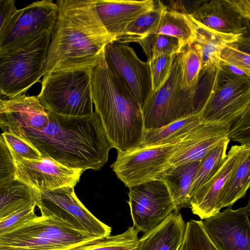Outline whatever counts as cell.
I'll use <instances>...</instances> for the list:
<instances>
[{
  "instance_id": "cell-18",
  "label": "cell",
  "mask_w": 250,
  "mask_h": 250,
  "mask_svg": "<svg viewBox=\"0 0 250 250\" xmlns=\"http://www.w3.org/2000/svg\"><path fill=\"white\" fill-rule=\"evenodd\" d=\"M190 16L213 30L228 34H245L249 22L244 20L229 0L205 1Z\"/></svg>"
},
{
  "instance_id": "cell-21",
  "label": "cell",
  "mask_w": 250,
  "mask_h": 250,
  "mask_svg": "<svg viewBox=\"0 0 250 250\" xmlns=\"http://www.w3.org/2000/svg\"><path fill=\"white\" fill-rule=\"evenodd\" d=\"M186 225L180 211L174 210L163 222L143 234L136 250H178Z\"/></svg>"
},
{
  "instance_id": "cell-2",
  "label": "cell",
  "mask_w": 250,
  "mask_h": 250,
  "mask_svg": "<svg viewBox=\"0 0 250 250\" xmlns=\"http://www.w3.org/2000/svg\"><path fill=\"white\" fill-rule=\"evenodd\" d=\"M47 112L49 124L43 131L22 136L42 157L83 171L98 170L105 165L112 147L96 112L84 116Z\"/></svg>"
},
{
  "instance_id": "cell-1",
  "label": "cell",
  "mask_w": 250,
  "mask_h": 250,
  "mask_svg": "<svg viewBox=\"0 0 250 250\" xmlns=\"http://www.w3.org/2000/svg\"><path fill=\"white\" fill-rule=\"evenodd\" d=\"M44 75L57 71H92L104 60L106 45L116 40L105 29L95 0H59ZM43 75V76H44Z\"/></svg>"
},
{
  "instance_id": "cell-16",
  "label": "cell",
  "mask_w": 250,
  "mask_h": 250,
  "mask_svg": "<svg viewBox=\"0 0 250 250\" xmlns=\"http://www.w3.org/2000/svg\"><path fill=\"white\" fill-rule=\"evenodd\" d=\"M249 153L250 146L240 145L231 147L217 171L190 199L189 208L194 214L203 220L220 211L227 183Z\"/></svg>"
},
{
  "instance_id": "cell-15",
  "label": "cell",
  "mask_w": 250,
  "mask_h": 250,
  "mask_svg": "<svg viewBox=\"0 0 250 250\" xmlns=\"http://www.w3.org/2000/svg\"><path fill=\"white\" fill-rule=\"evenodd\" d=\"M15 178L36 192L75 187L83 171L67 167L48 157L30 160L13 159Z\"/></svg>"
},
{
  "instance_id": "cell-39",
  "label": "cell",
  "mask_w": 250,
  "mask_h": 250,
  "mask_svg": "<svg viewBox=\"0 0 250 250\" xmlns=\"http://www.w3.org/2000/svg\"><path fill=\"white\" fill-rule=\"evenodd\" d=\"M17 9L13 0H0V30L7 18Z\"/></svg>"
},
{
  "instance_id": "cell-29",
  "label": "cell",
  "mask_w": 250,
  "mask_h": 250,
  "mask_svg": "<svg viewBox=\"0 0 250 250\" xmlns=\"http://www.w3.org/2000/svg\"><path fill=\"white\" fill-rule=\"evenodd\" d=\"M180 52L181 88L197 95L202 65L200 56L192 45L185 46Z\"/></svg>"
},
{
  "instance_id": "cell-20",
  "label": "cell",
  "mask_w": 250,
  "mask_h": 250,
  "mask_svg": "<svg viewBox=\"0 0 250 250\" xmlns=\"http://www.w3.org/2000/svg\"><path fill=\"white\" fill-rule=\"evenodd\" d=\"M185 16L194 34L192 45L201 59V72L202 74L212 73L219 65L222 50L228 44L241 41L245 35L220 33L197 22L189 14H185Z\"/></svg>"
},
{
  "instance_id": "cell-33",
  "label": "cell",
  "mask_w": 250,
  "mask_h": 250,
  "mask_svg": "<svg viewBox=\"0 0 250 250\" xmlns=\"http://www.w3.org/2000/svg\"><path fill=\"white\" fill-rule=\"evenodd\" d=\"M178 250H218L200 221L190 220L186 225L182 242Z\"/></svg>"
},
{
  "instance_id": "cell-30",
  "label": "cell",
  "mask_w": 250,
  "mask_h": 250,
  "mask_svg": "<svg viewBox=\"0 0 250 250\" xmlns=\"http://www.w3.org/2000/svg\"><path fill=\"white\" fill-rule=\"evenodd\" d=\"M139 232L134 227H129L122 233L109 235L73 250H136Z\"/></svg>"
},
{
  "instance_id": "cell-19",
  "label": "cell",
  "mask_w": 250,
  "mask_h": 250,
  "mask_svg": "<svg viewBox=\"0 0 250 250\" xmlns=\"http://www.w3.org/2000/svg\"><path fill=\"white\" fill-rule=\"evenodd\" d=\"M99 18L107 31L116 40L137 17L151 9L153 0H95Z\"/></svg>"
},
{
  "instance_id": "cell-24",
  "label": "cell",
  "mask_w": 250,
  "mask_h": 250,
  "mask_svg": "<svg viewBox=\"0 0 250 250\" xmlns=\"http://www.w3.org/2000/svg\"><path fill=\"white\" fill-rule=\"evenodd\" d=\"M200 123L197 113L161 128L145 130L138 147L159 146L178 142Z\"/></svg>"
},
{
  "instance_id": "cell-17",
  "label": "cell",
  "mask_w": 250,
  "mask_h": 250,
  "mask_svg": "<svg viewBox=\"0 0 250 250\" xmlns=\"http://www.w3.org/2000/svg\"><path fill=\"white\" fill-rule=\"evenodd\" d=\"M229 127L223 124L200 123L180 141L178 149L170 160L168 168L200 161L211 149L229 139Z\"/></svg>"
},
{
  "instance_id": "cell-7",
  "label": "cell",
  "mask_w": 250,
  "mask_h": 250,
  "mask_svg": "<svg viewBox=\"0 0 250 250\" xmlns=\"http://www.w3.org/2000/svg\"><path fill=\"white\" fill-rule=\"evenodd\" d=\"M211 75L212 83L198 113L200 122L230 126L250 109V77L220 64Z\"/></svg>"
},
{
  "instance_id": "cell-22",
  "label": "cell",
  "mask_w": 250,
  "mask_h": 250,
  "mask_svg": "<svg viewBox=\"0 0 250 250\" xmlns=\"http://www.w3.org/2000/svg\"><path fill=\"white\" fill-rule=\"evenodd\" d=\"M199 163L189 162L168 168L160 178L168 189L176 210L190 207L189 193Z\"/></svg>"
},
{
  "instance_id": "cell-26",
  "label": "cell",
  "mask_w": 250,
  "mask_h": 250,
  "mask_svg": "<svg viewBox=\"0 0 250 250\" xmlns=\"http://www.w3.org/2000/svg\"><path fill=\"white\" fill-rule=\"evenodd\" d=\"M154 34L176 38L179 42V52L194 41L193 30L188 22L185 14L168 9L164 13Z\"/></svg>"
},
{
  "instance_id": "cell-8",
  "label": "cell",
  "mask_w": 250,
  "mask_h": 250,
  "mask_svg": "<svg viewBox=\"0 0 250 250\" xmlns=\"http://www.w3.org/2000/svg\"><path fill=\"white\" fill-rule=\"evenodd\" d=\"M181 52L174 55L169 75L142 108L145 131L165 126L197 114V95L181 86Z\"/></svg>"
},
{
  "instance_id": "cell-10",
  "label": "cell",
  "mask_w": 250,
  "mask_h": 250,
  "mask_svg": "<svg viewBox=\"0 0 250 250\" xmlns=\"http://www.w3.org/2000/svg\"><path fill=\"white\" fill-rule=\"evenodd\" d=\"M180 141L162 146L138 147L124 153L117 152V159L110 167L129 188L160 179L168 168L170 160L178 149Z\"/></svg>"
},
{
  "instance_id": "cell-11",
  "label": "cell",
  "mask_w": 250,
  "mask_h": 250,
  "mask_svg": "<svg viewBox=\"0 0 250 250\" xmlns=\"http://www.w3.org/2000/svg\"><path fill=\"white\" fill-rule=\"evenodd\" d=\"M37 192L36 207L41 214L56 217L77 229L99 237L110 235L111 228L85 208L77 197L74 187H65Z\"/></svg>"
},
{
  "instance_id": "cell-38",
  "label": "cell",
  "mask_w": 250,
  "mask_h": 250,
  "mask_svg": "<svg viewBox=\"0 0 250 250\" xmlns=\"http://www.w3.org/2000/svg\"><path fill=\"white\" fill-rule=\"evenodd\" d=\"M36 204H34L15 212L0 222V234L17 226L23 221L32 217L36 213Z\"/></svg>"
},
{
  "instance_id": "cell-40",
  "label": "cell",
  "mask_w": 250,
  "mask_h": 250,
  "mask_svg": "<svg viewBox=\"0 0 250 250\" xmlns=\"http://www.w3.org/2000/svg\"><path fill=\"white\" fill-rule=\"evenodd\" d=\"M234 9L246 21L249 22L250 19V0H229Z\"/></svg>"
},
{
  "instance_id": "cell-9",
  "label": "cell",
  "mask_w": 250,
  "mask_h": 250,
  "mask_svg": "<svg viewBox=\"0 0 250 250\" xmlns=\"http://www.w3.org/2000/svg\"><path fill=\"white\" fill-rule=\"evenodd\" d=\"M59 8L51 0L33 2L16 9L0 30V53L24 46L52 32Z\"/></svg>"
},
{
  "instance_id": "cell-27",
  "label": "cell",
  "mask_w": 250,
  "mask_h": 250,
  "mask_svg": "<svg viewBox=\"0 0 250 250\" xmlns=\"http://www.w3.org/2000/svg\"><path fill=\"white\" fill-rule=\"evenodd\" d=\"M228 139L208 152L200 161L190 193V200L197 190L205 184L217 171L227 156Z\"/></svg>"
},
{
  "instance_id": "cell-23",
  "label": "cell",
  "mask_w": 250,
  "mask_h": 250,
  "mask_svg": "<svg viewBox=\"0 0 250 250\" xmlns=\"http://www.w3.org/2000/svg\"><path fill=\"white\" fill-rule=\"evenodd\" d=\"M37 200L38 192L16 178L0 183V222Z\"/></svg>"
},
{
  "instance_id": "cell-4",
  "label": "cell",
  "mask_w": 250,
  "mask_h": 250,
  "mask_svg": "<svg viewBox=\"0 0 250 250\" xmlns=\"http://www.w3.org/2000/svg\"><path fill=\"white\" fill-rule=\"evenodd\" d=\"M102 238L56 217L35 214L0 234V250H73Z\"/></svg>"
},
{
  "instance_id": "cell-14",
  "label": "cell",
  "mask_w": 250,
  "mask_h": 250,
  "mask_svg": "<svg viewBox=\"0 0 250 250\" xmlns=\"http://www.w3.org/2000/svg\"><path fill=\"white\" fill-rule=\"evenodd\" d=\"M250 204L231 207L200 222L218 250H250Z\"/></svg>"
},
{
  "instance_id": "cell-25",
  "label": "cell",
  "mask_w": 250,
  "mask_h": 250,
  "mask_svg": "<svg viewBox=\"0 0 250 250\" xmlns=\"http://www.w3.org/2000/svg\"><path fill=\"white\" fill-rule=\"evenodd\" d=\"M167 9V7L161 1H155L153 8L131 22L116 40L125 44L130 42H138L154 33Z\"/></svg>"
},
{
  "instance_id": "cell-37",
  "label": "cell",
  "mask_w": 250,
  "mask_h": 250,
  "mask_svg": "<svg viewBox=\"0 0 250 250\" xmlns=\"http://www.w3.org/2000/svg\"><path fill=\"white\" fill-rule=\"evenodd\" d=\"M15 170L10 151L0 134V184L15 178Z\"/></svg>"
},
{
  "instance_id": "cell-3",
  "label": "cell",
  "mask_w": 250,
  "mask_h": 250,
  "mask_svg": "<svg viewBox=\"0 0 250 250\" xmlns=\"http://www.w3.org/2000/svg\"><path fill=\"white\" fill-rule=\"evenodd\" d=\"M91 90L95 112L112 148L124 153L138 147L145 133L141 107L104 60L92 71Z\"/></svg>"
},
{
  "instance_id": "cell-35",
  "label": "cell",
  "mask_w": 250,
  "mask_h": 250,
  "mask_svg": "<svg viewBox=\"0 0 250 250\" xmlns=\"http://www.w3.org/2000/svg\"><path fill=\"white\" fill-rule=\"evenodd\" d=\"M175 54L161 56L148 62L151 77V92L157 91L167 79Z\"/></svg>"
},
{
  "instance_id": "cell-12",
  "label": "cell",
  "mask_w": 250,
  "mask_h": 250,
  "mask_svg": "<svg viewBox=\"0 0 250 250\" xmlns=\"http://www.w3.org/2000/svg\"><path fill=\"white\" fill-rule=\"evenodd\" d=\"M129 189L128 203L133 227L143 234L155 228L175 210L168 189L161 179Z\"/></svg>"
},
{
  "instance_id": "cell-32",
  "label": "cell",
  "mask_w": 250,
  "mask_h": 250,
  "mask_svg": "<svg viewBox=\"0 0 250 250\" xmlns=\"http://www.w3.org/2000/svg\"><path fill=\"white\" fill-rule=\"evenodd\" d=\"M244 37L241 41L226 45L221 51L220 54V65L231 66L238 69L250 77V55L247 51L248 41L242 47L247 40Z\"/></svg>"
},
{
  "instance_id": "cell-13",
  "label": "cell",
  "mask_w": 250,
  "mask_h": 250,
  "mask_svg": "<svg viewBox=\"0 0 250 250\" xmlns=\"http://www.w3.org/2000/svg\"><path fill=\"white\" fill-rule=\"evenodd\" d=\"M104 60L133 94L142 109L152 90L149 62L141 60L132 47L117 40L105 46Z\"/></svg>"
},
{
  "instance_id": "cell-34",
  "label": "cell",
  "mask_w": 250,
  "mask_h": 250,
  "mask_svg": "<svg viewBox=\"0 0 250 250\" xmlns=\"http://www.w3.org/2000/svg\"><path fill=\"white\" fill-rule=\"evenodd\" d=\"M12 156L13 159L21 158L34 160L42 156L38 150L28 141L10 131L1 134Z\"/></svg>"
},
{
  "instance_id": "cell-36",
  "label": "cell",
  "mask_w": 250,
  "mask_h": 250,
  "mask_svg": "<svg viewBox=\"0 0 250 250\" xmlns=\"http://www.w3.org/2000/svg\"><path fill=\"white\" fill-rule=\"evenodd\" d=\"M250 109L237 118L229 127L228 138L240 145L250 146Z\"/></svg>"
},
{
  "instance_id": "cell-31",
  "label": "cell",
  "mask_w": 250,
  "mask_h": 250,
  "mask_svg": "<svg viewBox=\"0 0 250 250\" xmlns=\"http://www.w3.org/2000/svg\"><path fill=\"white\" fill-rule=\"evenodd\" d=\"M143 48L148 62L156 57L179 53L178 40L161 34H151L138 42Z\"/></svg>"
},
{
  "instance_id": "cell-6",
  "label": "cell",
  "mask_w": 250,
  "mask_h": 250,
  "mask_svg": "<svg viewBox=\"0 0 250 250\" xmlns=\"http://www.w3.org/2000/svg\"><path fill=\"white\" fill-rule=\"evenodd\" d=\"M52 32L31 43L0 53V102L25 94L43 76Z\"/></svg>"
},
{
  "instance_id": "cell-28",
  "label": "cell",
  "mask_w": 250,
  "mask_h": 250,
  "mask_svg": "<svg viewBox=\"0 0 250 250\" xmlns=\"http://www.w3.org/2000/svg\"><path fill=\"white\" fill-rule=\"evenodd\" d=\"M250 185V153L234 170L227 183L222 196V208L232 207L244 197Z\"/></svg>"
},
{
  "instance_id": "cell-5",
  "label": "cell",
  "mask_w": 250,
  "mask_h": 250,
  "mask_svg": "<svg viewBox=\"0 0 250 250\" xmlns=\"http://www.w3.org/2000/svg\"><path fill=\"white\" fill-rule=\"evenodd\" d=\"M91 70L57 71L45 74L37 97L49 112L67 116L93 113Z\"/></svg>"
}]
</instances>
